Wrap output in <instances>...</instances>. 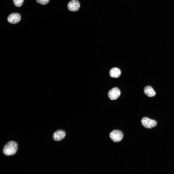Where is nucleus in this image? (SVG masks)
Returning a JSON list of instances; mask_svg holds the SVG:
<instances>
[{
    "label": "nucleus",
    "mask_w": 174,
    "mask_h": 174,
    "mask_svg": "<svg viewBox=\"0 0 174 174\" xmlns=\"http://www.w3.org/2000/svg\"><path fill=\"white\" fill-rule=\"evenodd\" d=\"M38 3L42 5H45L49 3L50 0H36Z\"/></svg>",
    "instance_id": "11"
},
{
    "label": "nucleus",
    "mask_w": 174,
    "mask_h": 174,
    "mask_svg": "<svg viewBox=\"0 0 174 174\" xmlns=\"http://www.w3.org/2000/svg\"><path fill=\"white\" fill-rule=\"evenodd\" d=\"M21 20L20 15L17 13H13L8 17L7 20L10 23L15 24L19 22Z\"/></svg>",
    "instance_id": "6"
},
{
    "label": "nucleus",
    "mask_w": 174,
    "mask_h": 174,
    "mask_svg": "<svg viewBox=\"0 0 174 174\" xmlns=\"http://www.w3.org/2000/svg\"><path fill=\"white\" fill-rule=\"evenodd\" d=\"M120 94V91L117 87H114L110 90L108 94L109 98L112 100L117 99L119 97Z\"/></svg>",
    "instance_id": "4"
},
{
    "label": "nucleus",
    "mask_w": 174,
    "mask_h": 174,
    "mask_svg": "<svg viewBox=\"0 0 174 174\" xmlns=\"http://www.w3.org/2000/svg\"><path fill=\"white\" fill-rule=\"evenodd\" d=\"M80 6V4L77 0H72L68 3L67 7L68 9L70 11L76 12L79 9Z\"/></svg>",
    "instance_id": "5"
},
{
    "label": "nucleus",
    "mask_w": 174,
    "mask_h": 174,
    "mask_svg": "<svg viewBox=\"0 0 174 174\" xmlns=\"http://www.w3.org/2000/svg\"><path fill=\"white\" fill-rule=\"evenodd\" d=\"M15 6L17 7L21 6L23 4L24 0H13Z\"/></svg>",
    "instance_id": "10"
},
{
    "label": "nucleus",
    "mask_w": 174,
    "mask_h": 174,
    "mask_svg": "<svg viewBox=\"0 0 174 174\" xmlns=\"http://www.w3.org/2000/svg\"><path fill=\"white\" fill-rule=\"evenodd\" d=\"M17 148V143L14 141H10L4 146L3 149V152L6 155H12L16 153Z\"/></svg>",
    "instance_id": "1"
},
{
    "label": "nucleus",
    "mask_w": 174,
    "mask_h": 174,
    "mask_svg": "<svg viewBox=\"0 0 174 174\" xmlns=\"http://www.w3.org/2000/svg\"><path fill=\"white\" fill-rule=\"evenodd\" d=\"M144 92L146 95L149 97H154L156 94V92L153 89L152 87L149 86L145 87Z\"/></svg>",
    "instance_id": "8"
},
{
    "label": "nucleus",
    "mask_w": 174,
    "mask_h": 174,
    "mask_svg": "<svg viewBox=\"0 0 174 174\" xmlns=\"http://www.w3.org/2000/svg\"><path fill=\"white\" fill-rule=\"evenodd\" d=\"M141 123L144 127L148 129L153 128L157 125V122L155 120L147 117L143 118L141 120Z\"/></svg>",
    "instance_id": "2"
},
{
    "label": "nucleus",
    "mask_w": 174,
    "mask_h": 174,
    "mask_svg": "<svg viewBox=\"0 0 174 174\" xmlns=\"http://www.w3.org/2000/svg\"><path fill=\"white\" fill-rule=\"evenodd\" d=\"M109 73L111 77L116 78L120 75L121 71L120 69L118 68H113L110 70Z\"/></svg>",
    "instance_id": "9"
},
{
    "label": "nucleus",
    "mask_w": 174,
    "mask_h": 174,
    "mask_svg": "<svg viewBox=\"0 0 174 174\" xmlns=\"http://www.w3.org/2000/svg\"><path fill=\"white\" fill-rule=\"evenodd\" d=\"M111 139L114 142H118L121 141L123 137V132L118 130H115L111 131L109 134Z\"/></svg>",
    "instance_id": "3"
},
{
    "label": "nucleus",
    "mask_w": 174,
    "mask_h": 174,
    "mask_svg": "<svg viewBox=\"0 0 174 174\" xmlns=\"http://www.w3.org/2000/svg\"><path fill=\"white\" fill-rule=\"evenodd\" d=\"M66 135L65 132L63 130H59L55 131L53 134V138L56 141H59L64 139Z\"/></svg>",
    "instance_id": "7"
}]
</instances>
